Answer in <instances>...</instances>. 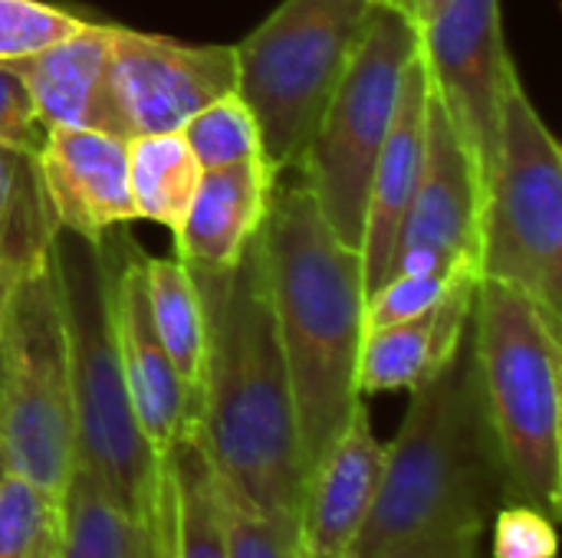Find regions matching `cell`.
<instances>
[{
  "label": "cell",
  "mask_w": 562,
  "mask_h": 558,
  "mask_svg": "<svg viewBox=\"0 0 562 558\" xmlns=\"http://www.w3.org/2000/svg\"><path fill=\"white\" fill-rule=\"evenodd\" d=\"M224 513L231 558H296V520L254 510L227 490Z\"/></svg>",
  "instance_id": "28"
},
{
  "label": "cell",
  "mask_w": 562,
  "mask_h": 558,
  "mask_svg": "<svg viewBox=\"0 0 562 558\" xmlns=\"http://www.w3.org/2000/svg\"><path fill=\"white\" fill-rule=\"evenodd\" d=\"M477 270H461L448 293L418 319L369 329L359 352V395L415 391L458 352L477 299Z\"/></svg>",
  "instance_id": "18"
},
{
  "label": "cell",
  "mask_w": 562,
  "mask_h": 558,
  "mask_svg": "<svg viewBox=\"0 0 562 558\" xmlns=\"http://www.w3.org/2000/svg\"><path fill=\"white\" fill-rule=\"evenodd\" d=\"M418 56L431 95L468 151L484 197L504 102L520 79L504 39L501 0H448L418 26Z\"/></svg>",
  "instance_id": "10"
},
{
  "label": "cell",
  "mask_w": 562,
  "mask_h": 558,
  "mask_svg": "<svg viewBox=\"0 0 562 558\" xmlns=\"http://www.w3.org/2000/svg\"><path fill=\"white\" fill-rule=\"evenodd\" d=\"M155 558H231L224 487L194 434V421L161 457Z\"/></svg>",
  "instance_id": "20"
},
{
  "label": "cell",
  "mask_w": 562,
  "mask_h": 558,
  "mask_svg": "<svg viewBox=\"0 0 562 558\" xmlns=\"http://www.w3.org/2000/svg\"><path fill=\"white\" fill-rule=\"evenodd\" d=\"M59 558H155V529L132 516L92 474L72 467L56 516Z\"/></svg>",
  "instance_id": "21"
},
{
  "label": "cell",
  "mask_w": 562,
  "mask_h": 558,
  "mask_svg": "<svg viewBox=\"0 0 562 558\" xmlns=\"http://www.w3.org/2000/svg\"><path fill=\"white\" fill-rule=\"evenodd\" d=\"M112 89L132 138L181 132L194 112L237 92V53L234 46H191L119 26Z\"/></svg>",
  "instance_id": "12"
},
{
  "label": "cell",
  "mask_w": 562,
  "mask_h": 558,
  "mask_svg": "<svg viewBox=\"0 0 562 558\" xmlns=\"http://www.w3.org/2000/svg\"><path fill=\"white\" fill-rule=\"evenodd\" d=\"M125 240V237H122ZM105 257H109V309H112V332L128 385V398L135 408V421L158 454L175 444V437L194 421V391L184 385L178 368L171 365L148 312V289H145V266L142 257L128 240L109 243L105 234Z\"/></svg>",
  "instance_id": "13"
},
{
  "label": "cell",
  "mask_w": 562,
  "mask_h": 558,
  "mask_svg": "<svg viewBox=\"0 0 562 558\" xmlns=\"http://www.w3.org/2000/svg\"><path fill=\"white\" fill-rule=\"evenodd\" d=\"M491 558H557V520L533 503L507 500L487 523Z\"/></svg>",
  "instance_id": "27"
},
{
  "label": "cell",
  "mask_w": 562,
  "mask_h": 558,
  "mask_svg": "<svg viewBox=\"0 0 562 558\" xmlns=\"http://www.w3.org/2000/svg\"><path fill=\"white\" fill-rule=\"evenodd\" d=\"M428 99H431L428 72L418 56L405 76V89H402L392 128L385 135V145L379 151V161L369 181V201H366V220H362V240H359L366 296H372L389 276L398 230L405 224V214L425 174Z\"/></svg>",
  "instance_id": "17"
},
{
  "label": "cell",
  "mask_w": 562,
  "mask_h": 558,
  "mask_svg": "<svg viewBox=\"0 0 562 558\" xmlns=\"http://www.w3.org/2000/svg\"><path fill=\"white\" fill-rule=\"evenodd\" d=\"M454 276H431V273H392V276H385L382 286L366 299V332L418 319L448 293Z\"/></svg>",
  "instance_id": "29"
},
{
  "label": "cell",
  "mask_w": 562,
  "mask_h": 558,
  "mask_svg": "<svg viewBox=\"0 0 562 558\" xmlns=\"http://www.w3.org/2000/svg\"><path fill=\"white\" fill-rule=\"evenodd\" d=\"M36 558H59V556H56V529H53V536H49V539L43 543V549L36 553Z\"/></svg>",
  "instance_id": "33"
},
{
  "label": "cell",
  "mask_w": 562,
  "mask_h": 558,
  "mask_svg": "<svg viewBox=\"0 0 562 558\" xmlns=\"http://www.w3.org/2000/svg\"><path fill=\"white\" fill-rule=\"evenodd\" d=\"M481 276L562 316V151L520 79L507 92L484 187Z\"/></svg>",
  "instance_id": "9"
},
{
  "label": "cell",
  "mask_w": 562,
  "mask_h": 558,
  "mask_svg": "<svg viewBox=\"0 0 562 558\" xmlns=\"http://www.w3.org/2000/svg\"><path fill=\"white\" fill-rule=\"evenodd\" d=\"M72 464L69 355L49 253L16 283L0 319V474L59 500Z\"/></svg>",
  "instance_id": "8"
},
{
  "label": "cell",
  "mask_w": 562,
  "mask_h": 558,
  "mask_svg": "<svg viewBox=\"0 0 562 558\" xmlns=\"http://www.w3.org/2000/svg\"><path fill=\"white\" fill-rule=\"evenodd\" d=\"M43 135L46 128L36 118V109L23 79L7 62H0V145L36 155L43 145Z\"/></svg>",
  "instance_id": "30"
},
{
  "label": "cell",
  "mask_w": 562,
  "mask_h": 558,
  "mask_svg": "<svg viewBox=\"0 0 562 558\" xmlns=\"http://www.w3.org/2000/svg\"><path fill=\"white\" fill-rule=\"evenodd\" d=\"M204 306L194 434L227 493L296 520L306 474L260 234L227 270L191 266Z\"/></svg>",
  "instance_id": "1"
},
{
  "label": "cell",
  "mask_w": 562,
  "mask_h": 558,
  "mask_svg": "<svg viewBox=\"0 0 562 558\" xmlns=\"http://www.w3.org/2000/svg\"><path fill=\"white\" fill-rule=\"evenodd\" d=\"M201 174L204 168L181 132L138 135L128 141V191L138 220H151L175 234L191 207Z\"/></svg>",
  "instance_id": "22"
},
{
  "label": "cell",
  "mask_w": 562,
  "mask_h": 558,
  "mask_svg": "<svg viewBox=\"0 0 562 558\" xmlns=\"http://www.w3.org/2000/svg\"><path fill=\"white\" fill-rule=\"evenodd\" d=\"M181 135L204 171L263 161L260 125L250 105L237 92H227L211 105H204L201 112H194L184 122Z\"/></svg>",
  "instance_id": "24"
},
{
  "label": "cell",
  "mask_w": 562,
  "mask_h": 558,
  "mask_svg": "<svg viewBox=\"0 0 562 558\" xmlns=\"http://www.w3.org/2000/svg\"><path fill=\"white\" fill-rule=\"evenodd\" d=\"M471 326L507 497L560 520L562 316L510 283L481 276Z\"/></svg>",
  "instance_id": "4"
},
{
  "label": "cell",
  "mask_w": 562,
  "mask_h": 558,
  "mask_svg": "<svg viewBox=\"0 0 562 558\" xmlns=\"http://www.w3.org/2000/svg\"><path fill=\"white\" fill-rule=\"evenodd\" d=\"M415 59L418 26L375 0L293 168L329 230L352 250L362 240L369 181Z\"/></svg>",
  "instance_id": "6"
},
{
  "label": "cell",
  "mask_w": 562,
  "mask_h": 558,
  "mask_svg": "<svg viewBox=\"0 0 562 558\" xmlns=\"http://www.w3.org/2000/svg\"><path fill=\"white\" fill-rule=\"evenodd\" d=\"M408 395L405 421L385 444L356 558L379 556L438 526L491 523L494 510L510 500L481 388L474 326H468L451 362Z\"/></svg>",
  "instance_id": "3"
},
{
  "label": "cell",
  "mask_w": 562,
  "mask_h": 558,
  "mask_svg": "<svg viewBox=\"0 0 562 558\" xmlns=\"http://www.w3.org/2000/svg\"><path fill=\"white\" fill-rule=\"evenodd\" d=\"M379 3H385V7H392V10H398L402 16H408L415 26H422L435 10H441L448 0H379Z\"/></svg>",
  "instance_id": "32"
},
{
  "label": "cell",
  "mask_w": 562,
  "mask_h": 558,
  "mask_svg": "<svg viewBox=\"0 0 562 558\" xmlns=\"http://www.w3.org/2000/svg\"><path fill=\"white\" fill-rule=\"evenodd\" d=\"M82 23V16L43 0H0V62L36 56Z\"/></svg>",
  "instance_id": "26"
},
{
  "label": "cell",
  "mask_w": 562,
  "mask_h": 558,
  "mask_svg": "<svg viewBox=\"0 0 562 558\" xmlns=\"http://www.w3.org/2000/svg\"><path fill=\"white\" fill-rule=\"evenodd\" d=\"M382 460L385 444L375 437L362 401L342 437L306 477L296 513V558H356Z\"/></svg>",
  "instance_id": "15"
},
{
  "label": "cell",
  "mask_w": 562,
  "mask_h": 558,
  "mask_svg": "<svg viewBox=\"0 0 562 558\" xmlns=\"http://www.w3.org/2000/svg\"><path fill=\"white\" fill-rule=\"evenodd\" d=\"M115 23H82L49 49L7 62L26 86L43 128H95L132 138L112 89Z\"/></svg>",
  "instance_id": "16"
},
{
  "label": "cell",
  "mask_w": 562,
  "mask_h": 558,
  "mask_svg": "<svg viewBox=\"0 0 562 558\" xmlns=\"http://www.w3.org/2000/svg\"><path fill=\"white\" fill-rule=\"evenodd\" d=\"M487 523H454L418 533L372 558H481Z\"/></svg>",
  "instance_id": "31"
},
{
  "label": "cell",
  "mask_w": 562,
  "mask_h": 558,
  "mask_svg": "<svg viewBox=\"0 0 562 558\" xmlns=\"http://www.w3.org/2000/svg\"><path fill=\"white\" fill-rule=\"evenodd\" d=\"M375 0H283L237 53V95L250 105L267 168L283 178L346 69Z\"/></svg>",
  "instance_id": "7"
},
{
  "label": "cell",
  "mask_w": 562,
  "mask_h": 558,
  "mask_svg": "<svg viewBox=\"0 0 562 558\" xmlns=\"http://www.w3.org/2000/svg\"><path fill=\"white\" fill-rule=\"evenodd\" d=\"M277 174L267 161L204 171L191 207L175 230L178 257L188 266L227 270L260 234Z\"/></svg>",
  "instance_id": "19"
},
{
  "label": "cell",
  "mask_w": 562,
  "mask_h": 558,
  "mask_svg": "<svg viewBox=\"0 0 562 558\" xmlns=\"http://www.w3.org/2000/svg\"><path fill=\"white\" fill-rule=\"evenodd\" d=\"M56 497L16 474H0V558H36L56 529Z\"/></svg>",
  "instance_id": "25"
},
{
  "label": "cell",
  "mask_w": 562,
  "mask_h": 558,
  "mask_svg": "<svg viewBox=\"0 0 562 558\" xmlns=\"http://www.w3.org/2000/svg\"><path fill=\"white\" fill-rule=\"evenodd\" d=\"M267 293L290 372L303 474L329 454L349 428L359 395L366 335V280L359 250L323 220L313 194L277 178L260 227Z\"/></svg>",
  "instance_id": "2"
},
{
  "label": "cell",
  "mask_w": 562,
  "mask_h": 558,
  "mask_svg": "<svg viewBox=\"0 0 562 558\" xmlns=\"http://www.w3.org/2000/svg\"><path fill=\"white\" fill-rule=\"evenodd\" d=\"M128 141L95 128H46L36 168L59 230L102 243L105 234L138 220L128 191Z\"/></svg>",
  "instance_id": "14"
},
{
  "label": "cell",
  "mask_w": 562,
  "mask_h": 558,
  "mask_svg": "<svg viewBox=\"0 0 562 558\" xmlns=\"http://www.w3.org/2000/svg\"><path fill=\"white\" fill-rule=\"evenodd\" d=\"M142 266H145L151 326L171 365L194 391L201 352H204V306L191 266L181 257H142Z\"/></svg>",
  "instance_id": "23"
},
{
  "label": "cell",
  "mask_w": 562,
  "mask_h": 558,
  "mask_svg": "<svg viewBox=\"0 0 562 558\" xmlns=\"http://www.w3.org/2000/svg\"><path fill=\"white\" fill-rule=\"evenodd\" d=\"M431 89V86H428ZM481 184L438 99H428L425 174L389 263L392 273H481Z\"/></svg>",
  "instance_id": "11"
},
{
  "label": "cell",
  "mask_w": 562,
  "mask_h": 558,
  "mask_svg": "<svg viewBox=\"0 0 562 558\" xmlns=\"http://www.w3.org/2000/svg\"><path fill=\"white\" fill-rule=\"evenodd\" d=\"M53 263L69 355L76 464L92 474L132 516L155 529L161 460L145 441L128 398L109 309L105 243L56 234Z\"/></svg>",
  "instance_id": "5"
}]
</instances>
